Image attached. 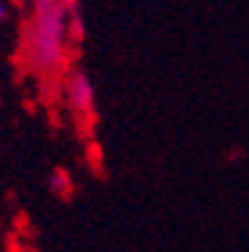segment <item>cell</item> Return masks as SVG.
Returning a JSON list of instances; mask_svg holds the SVG:
<instances>
[{
    "instance_id": "1",
    "label": "cell",
    "mask_w": 249,
    "mask_h": 252,
    "mask_svg": "<svg viewBox=\"0 0 249 252\" xmlns=\"http://www.w3.org/2000/svg\"><path fill=\"white\" fill-rule=\"evenodd\" d=\"M69 50V11L63 0H33L28 25V61L41 77H55L66 66Z\"/></svg>"
},
{
    "instance_id": "2",
    "label": "cell",
    "mask_w": 249,
    "mask_h": 252,
    "mask_svg": "<svg viewBox=\"0 0 249 252\" xmlns=\"http://www.w3.org/2000/svg\"><path fill=\"white\" fill-rule=\"evenodd\" d=\"M66 101H69V110L77 115V118H93V110H96V91H93V82L85 71H69L66 77Z\"/></svg>"
},
{
    "instance_id": "3",
    "label": "cell",
    "mask_w": 249,
    "mask_h": 252,
    "mask_svg": "<svg viewBox=\"0 0 249 252\" xmlns=\"http://www.w3.org/2000/svg\"><path fill=\"white\" fill-rule=\"evenodd\" d=\"M52 189H55V195H63V192H69V173L58 170L52 176Z\"/></svg>"
},
{
    "instance_id": "4",
    "label": "cell",
    "mask_w": 249,
    "mask_h": 252,
    "mask_svg": "<svg viewBox=\"0 0 249 252\" xmlns=\"http://www.w3.org/2000/svg\"><path fill=\"white\" fill-rule=\"evenodd\" d=\"M63 6H66V11H69V14H77V8H80V0H63Z\"/></svg>"
},
{
    "instance_id": "5",
    "label": "cell",
    "mask_w": 249,
    "mask_h": 252,
    "mask_svg": "<svg viewBox=\"0 0 249 252\" xmlns=\"http://www.w3.org/2000/svg\"><path fill=\"white\" fill-rule=\"evenodd\" d=\"M6 19V6H3V0H0V22Z\"/></svg>"
}]
</instances>
